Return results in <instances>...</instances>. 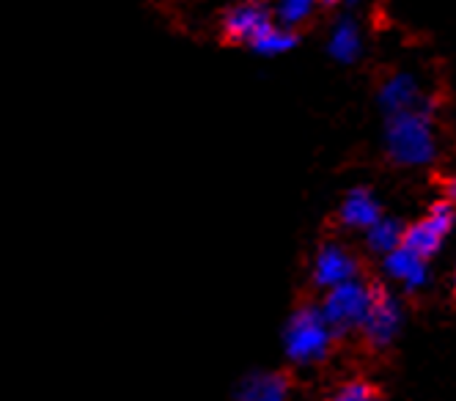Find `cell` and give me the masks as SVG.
I'll return each mask as SVG.
<instances>
[{"label": "cell", "mask_w": 456, "mask_h": 401, "mask_svg": "<svg viewBox=\"0 0 456 401\" xmlns=\"http://www.w3.org/2000/svg\"><path fill=\"white\" fill-rule=\"evenodd\" d=\"M385 149H387V157L396 165H407V168L429 165L437 151V138H435V124H432L429 108L418 105L412 110L387 116Z\"/></svg>", "instance_id": "cell-1"}, {"label": "cell", "mask_w": 456, "mask_h": 401, "mask_svg": "<svg viewBox=\"0 0 456 401\" xmlns=\"http://www.w3.org/2000/svg\"><path fill=\"white\" fill-rule=\"evenodd\" d=\"M336 339L333 327L324 319L319 306H303L291 314L283 327V349L286 357L297 365H311L328 357Z\"/></svg>", "instance_id": "cell-2"}, {"label": "cell", "mask_w": 456, "mask_h": 401, "mask_svg": "<svg viewBox=\"0 0 456 401\" xmlns=\"http://www.w3.org/2000/svg\"><path fill=\"white\" fill-rule=\"evenodd\" d=\"M374 294H377V286L354 278V281H346L336 289L324 291V299L319 308H322L324 319H328V324L333 327L336 336H346L352 330H363L366 316L374 303Z\"/></svg>", "instance_id": "cell-3"}, {"label": "cell", "mask_w": 456, "mask_h": 401, "mask_svg": "<svg viewBox=\"0 0 456 401\" xmlns=\"http://www.w3.org/2000/svg\"><path fill=\"white\" fill-rule=\"evenodd\" d=\"M456 207H451L448 200H440V204H435L429 209V215L412 223L410 228H404V248H410L412 253H418L420 258L435 256L443 245V240L451 233L453 228V220H456Z\"/></svg>", "instance_id": "cell-4"}, {"label": "cell", "mask_w": 456, "mask_h": 401, "mask_svg": "<svg viewBox=\"0 0 456 401\" xmlns=\"http://www.w3.org/2000/svg\"><path fill=\"white\" fill-rule=\"evenodd\" d=\"M270 25H273V14L262 0H245V4L234 6L232 12H225L223 37L234 45L253 47V42L262 37Z\"/></svg>", "instance_id": "cell-5"}, {"label": "cell", "mask_w": 456, "mask_h": 401, "mask_svg": "<svg viewBox=\"0 0 456 401\" xmlns=\"http://www.w3.org/2000/svg\"><path fill=\"white\" fill-rule=\"evenodd\" d=\"M399 330H402V306H399V299L390 291H385V289H377L371 311H369L366 324H363L366 341L374 349H385V347L394 344V339L399 336Z\"/></svg>", "instance_id": "cell-6"}, {"label": "cell", "mask_w": 456, "mask_h": 401, "mask_svg": "<svg viewBox=\"0 0 456 401\" xmlns=\"http://www.w3.org/2000/svg\"><path fill=\"white\" fill-rule=\"evenodd\" d=\"M357 278V261L354 256L336 245V242H328L314 258V283L319 289H336L346 281H354Z\"/></svg>", "instance_id": "cell-7"}, {"label": "cell", "mask_w": 456, "mask_h": 401, "mask_svg": "<svg viewBox=\"0 0 456 401\" xmlns=\"http://www.w3.org/2000/svg\"><path fill=\"white\" fill-rule=\"evenodd\" d=\"M338 217L346 228H357V231H369L379 217H382V209H379V200L377 195L369 190V187H352L344 200H341V209H338Z\"/></svg>", "instance_id": "cell-8"}, {"label": "cell", "mask_w": 456, "mask_h": 401, "mask_svg": "<svg viewBox=\"0 0 456 401\" xmlns=\"http://www.w3.org/2000/svg\"><path fill=\"white\" fill-rule=\"evenodd\" d=\"M385 273L394 278L396 283H402L404 289H410V291L427 286V281H429L427 258H420L418 253H412L404 245L385 256Z\"/></svg>", "instance_id": "cell-9"}, {"label": "cell", "mask_w": 456, "mask_h": 401, "mask_svg": "<svg viewBox=\"0 0 456 401\" xmlns=\"http://www.w3.org/2000/svg\"><path fill=\"white\" fill-rule=\"evenodd\" d=\"M234 401H289V380L278 372H253L240 380Z\"/></svg>", "instance_id": "cell-10"}, {"label": "cell", "mask_w": 456, "mask_h": 401, "mask_svg": "<svg viewBox=\"0 0 456 401\" xmlns=\"http://www.w3.org/2000/svg\"><path fill=\"white\" fill-rule=\"evenodd\" d=\"M423 105L420 102V88H418V80L412 75H394L387 78L379 88V108L394 116V113H402V110H412Z\"/></svg>", "instance_id": "cell-11"}, {"label": "cell", "mask_w": 456, "mask_h": 401, "mask_svg": "<svg viewBox=\"0 0 456 401\" xmlns=\"http://www.w3.org/2000/svg\"><path fill=\"white\" fill-rule=\"evenodd\" d=\"M328 53L338 61V63H354L363 53V39H361V28H357L354 20L344 17L336 22L330 39H328Z\"/></svg>", "instance_id": "cell-12"}, {"label": "cell", "mask_w": 456, "mask_h": 401, "mask_svg": "<svg viewBox=\"0 0 456 401\" xmlns=\"http://www.w3.org/2000/svg\"><path fill=\"white\" fill-rule=\"evenodd\" d=\"M366 242L374 253L379 256H387V253H394L396 248H402L404 242V228L399 220L394 217H379L369 231H366Z\"/></svg>", "instance_id": "cell-13"}, {"label": "cell", "mask_w": 456, "mask_h": 401, "mask_svg": "<svg viewBox=\"0 0 456 401\" xmlns=\"http://www.w3.org/2000/svg\"><path fill=\"white\" fill-rule=\"evenodd\" d=\"M297 45V33L291 30V28H286V25H270L262 37H258L256 42H253V50L258 53V55H267V58H275V55H283V53H289L291 47Z\"/></svg>", "instance_id": "cell-14"}, {"label": "cell", "mask_w": 456, "mask_h": 401, "mask_svg": "<svg viewBox=\"0 0 456 401\" xmlns=\"http://www.w3.org/2000/svg\"><path fill=\"white\" fill-rule=\"evenodd\" d=\"M316 4L319 0H281L278 4V22L286 28H297L316 12Z\"/></svg>", "instance_id": "cell-15"}, {"label": "cell", "mask_w": 456, "mask_h": 401, "mask_svg": "<svg viewBox=\"0 0 456 401\" xmlns=\"http://www.w3.org/2000/svg\"><path fill=\"white\" fill-rule=\"evenodd\" d=\"M330 401H382V396L377 393L374 385H369L363 380H352V382L341 385Z\"/></svg>", "instance_id": "cell-16"}, {"label": "cell", "mask_w": 456, "mask_h": 401, "mask_svg": "<svg viewBox=\"0 0 456 401\" xmlns=\"http://www.w3.org/2000/svg\"><path fill=\"white\" fill-rule=\"evenodd\" d=\"M443 200H448L451 207H456V176H451L448 182H445V198Z\"/></svg>", "instance_id": "cell-17"}, {"label": "cell", "mask_w": 456, "mask_h": 401, "mask_svg": "<svg viewBox=\"0 0 456 401\" xmlns=\"http://www.w3.org/2000/svg\"><path fill=\"white\" fill-rule=\"evenodd\" d=\"M328 4H361V0H328Z\"/></svg>", "instance_id": "cell-18"}]
</instances>
